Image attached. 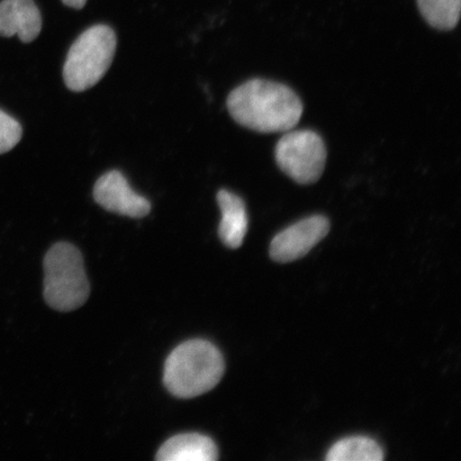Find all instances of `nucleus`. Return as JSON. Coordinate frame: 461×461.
<instances>
[{
    "label": "nucleus",
    "mask_w": 461,
    "mask_h": 461,
    "mask_svg": "<svg viewBox=\"0 0 461 461\" xmlns=\"http://www.w3.org/2000/svg\"><path fill=\"white\" fill-rule=\"evenodd\" d=\"M227 106L232 118L258 132L288 131L301 121L303 105L287 86L251 79L230 92Z\"/></svg>",
    "instance_id": "nucleus-1"
},
{
    "label": "nucleus",
    "mask_w": 461,
    "mask_h": 461,
    "mask_svg": "<svg viewBox=\"0 0 461 461\" xmlns=\"http://www.w3.org/2000/svg\"><path fill=\"white\" fill-rule=\"evenodd\" d=\"M223 373V357L216 346L192 339L178 345L167 358L164 384L178 399H194L214 389Z\"/></svg>",
    "instance_id": "nucleus-2"
},
{
    "label": "nucleus",
    "mask_w": 461,
    "mask_h": 461,
    "mask_svg": "<svg viewBox=\"0 0 461 461\" xmlns=\"http://www.w3.org/2000/svg\"><path fill=\"white\" fill-rule=\"evenodd\" d=\"M44 299L51 309L71 312L90 295L82 253L68 243H58L44 258Z\"/></svg>",
    "instance_id": "nucleus-3"
},
{
    "label": "nucleus",
    "mask_w": 461,
    "mask_h": 461,
    "mask_svg": "<svg viewBox=\"0 0 461 461\" xmlns=\"http://www.w3.org/2000/svg\"><path fill=\"white\" fill-rule=\"evenodd\" d=\"M117 37L111 27L95 25L80 34L68 50L63 79L68 89L83 92L95 86L112 66Z\"/></svg>",
    "instance_id": "nucleus-4"
},
{
    "label": "nucleus",
    "mask_w": 461,
    "mask_h": 461,
    "mask_svg": "<svg viewBox=\"0 0 461 461\" xmlns=\"http://www.w3.org/2000/svg\"><path fill=\"white\" fill-rule=\"evenodd\" d=\"M276 165L287 176L302 185L320 180L324 172L327 149L321 137L313 131H288L276 143Z\"/></svg>",
    "instance_id": "nucleus-5"
},
{
    "label": "nucleus",
    "mask_w": 461,
    "mask_h": 461,
    "mask_svg": "<svg viewBox=\"0 0 461 461\" xmlns=\"http://www.w3.org/2000/svg\"><path fill=\"white\" fill-rule=\"evenodd\" d=\"M330 230V222L324 216L304 218L275 236L269 248L270 258L278 263L296 261L324 240Z\"/></svg>",
    "instance_id": "nucleus-6"
},
{
    "label": "nucleus",
    "mask_w": 461,
    "mask_h": 461,
    "mask_svg": "<svg viewBox=\"0 0 461 461\" xmlns=\"http://www.w3.org/2000/svg\"><path fill=\"white\" fill-rule=\"evenodd\" d=\"M95 200L103 209L131 218H143L151 212V203L132 190L122 173L113 170L95 183Z\"/></svg>",
    "instance_id": "nucleus-7"
},
{
    "label": "nucleus",
    "mask_w": 461,
    "mask_h": 461,
    "mask_svg": "<svg viewBox=\"0 0 461 461\" xmlns=\"http://www.w3.org/2000/svg\"><path fill=\"white\" fill-rule=\"evenodd\" d=\"M42 16L33 0H3L0 3V36H17L31 43L41 32Z\"/></svg>",
    "instance_id": "nucleus-8"
},
{
    "label": "nucleus",
    "mask_w": 461,
    "mask_h": 461,
    "mask_svg": "<svg viewBox=\"0 0 461 461\" xmlns=\"http://www.w3.org/2000/svg\"><path fill=\"white\" fill-rule=\"evenodd\" d=\"M217 202L221 210L219 238L230 249H238L243 245L248 230L245 202L239 195L224 189L217 194Z\"/></svg>",
    "instance_id": "nucleus-9"
},
{
    "label": "nucleus",
    "mask_w": 461,
    "mask_h": 461,
    "mask_svg": "<svg viewBox=\"0 0 461 461\" xmlns=\"http://www.w3.org/2000/svg\"><path fill=\"white\" fill-rule=\"evenodd\" d=\"M218 448L210 437L200 434L176 435L160 447L159 461H215Z\"/></svg>",
    "instance_id": "nucleus-10"
},
{
    "label": "nucleus",
    "mask_w": 461,
    "mask_h": 461,
    "mask_svg": "<svg viewBox=\"0 0 461 461\" xmlns=\"http://www.w3.org/2000/svg\"><path fill=\"white\" fill-rule=\"evenodd\" d=\"M384 449L378 443L367 437L344 438L328 451V461H382Z\"/></svg>",
    "instance_id": "nucleus-11"
},
{
    "label": "nucleus",
    "mask_w": 461,
    "mask_h": 461,
    "mask_svg": "<svg viewBox=\"0 0 461 461\" xmlns=\"http://www.w3.org/2000/svg\"><path fill=\"white\" fill-rule=\"evenodd\" d=\"M420 14L431 27L452 31L460 17L461 0H417Z\"/></svg>",
    "instance_id": "nucleus-12"
},
{
    "label": "nucleus",
    "mask_w": 461,
    "mask_h": 461,
    "mask_svg": "<svg viewBox=\"0 0 461 461\" xmlns=\"http://www.w3.org/2000/svg\"><path fill=\"white\" fill-rule=\"evenodd\" d=\"M23 129L19 121L0 109V155L11 151L22 140Z\"/></svg>",
    "instance_id": "nucleus-13"
},
{
    "label": "nucleus",
    "mask_w": 461,
    "mask_h": 461,
    "mask_svg": "<svg viewBox=\"0 0 461 461\" xmlns=\"http://www.w3.org/2000/svg\"><path fill=\"white\" fill-rule=\"evenodd\" d=\"M88 0H62V3L74 9H83Z\"/></svg>",
    "instance_id": "nucleus-14"
}]
</instances>
